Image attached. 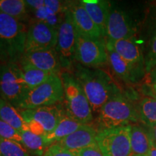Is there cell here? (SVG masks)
I'll list each match as a JSON object with an SVG mask.
<instances>
[{
	"instance_id": "6da1fadb",
	"label": "cell",
	"mask_w": 156,
	"mask_h": 156,
	"mask_svg": "<svg viewBox=\"0 0 156 156\" xmlns=\"http://www.w3.org/2000/svg\"><path fill=\"white\" fill-rule=\"evenodd\" d=\"M74 77L80 85L93 112H100L105 103L121 95V91L108 73L100 69L77 65Z\"/></svg>"
},
{
	"instance_id": "7a4b0ae2",
	"label": "cell",
	"mask_w": 156,
	"mask_h": 156,
	"mask_svg": "<svg viewBox=\"0 0 156 156\" xmlns=\"http://www.w3.org/2000/svg\"><path fill=\"white\" fill-rule=\"evenodd\" d=\"M27 32L23 22L0 12V62L18 63L25 53Z\"/></svg>"
},
{
	"instance_id": "3957f363",
	"label": "cell",
	"mask_w": 156,
	"mask_h": 156,
	"mask_svg": "<svg viewBox=\"0 0 156 156\" xmlns=\"http://www.w3.org/2000/svg\"><path fill=\"white\" fill-rule=\"evenodd\" d=\"M64 87V112L73 119L87 124L93 119V111L77 80L67 72L61 75Z\"/></svg>"
},
{
	"instance_id": "277c9868",
	"label": "cell",
	"mask_w": 156,
	"mask_h": 156,
	"mask_svg": "<svg viewBox=\"0 0 156 156\" xmlns=\"http://www.w3.org/2000/svg\"><path fill=\"white\" fill-rule=\"evenodd\" d=\"M140 121L137 108L122 94L113 98L102 106L97 118L98 130L129 126Z\"/></svg>"
},
{
	"instance_id": "5b68a950",
	"label": "cell",
	"mask_w": 156,
	"mask_h": 156,
	"mask_svg": "<svg viewBox=\"0 0 156 156\" xmlns=\"http://www.w3.org/2000/svg\"><path fill=\"white\" fill-rule=\"evenodd\" d=\"M64 101V87L61 76L52 73L49 78L34 88L29 90L18 109H34L55 106Z\"/></svg>"
},
{
	"instance_id": "8992f818",
	"label": "cell",
	"mask_w": 156,
	"mask_h": 156,
	"mask_svg": "<svg viewBox=\"0 0 156 156\" xmlns=\"http://www.w3.org/2000/svg\"><path fill=\"white\" fill-rule=\"evenodd\" d=\"M28 90L19 64L0 62V98L18 108Z\"/></svg>"
},
{
	"instance_id": "52a82bcc",
	"label": "cell",
	"mask_w": 156,
	"mask_h": 156,
	"mask_svg": "<svg viewBox=\"0 0 156 156\" xmlns=\"http://www.w3.org/2000/svg\"><path fill=\"white\" fill-rule=\"evenodd\" d=\"M131 125L98 131L96 143L104 156H131Z\"/></svg>"
},
{
	"instance_id": "ba28073f",
	"label": "cell",
	"mask_w": 156,
	"mask_h": 156,
	"mask_svg": "<svg viewBox=\"0 0 156 156\" xmlns=\"http://www.w3.org/2000/svg\"><path fill=\"white\" fill-rule=\"evenodd\" d=\"M75 59L87 67H98L108 62L106 41L77 34Z\"/></svg>"
},
{
	"instance_id": "9c48e42d",
	"label": "cell",
	"mask_w": 156,
	"mask_h": 156,
	"mask_svg": "<svg viewBox=\"0 0 156 156\" xmlns=\"http://www.w3.org/2000/svg\"><path fill=\"white\" fill-rule=\"evenodd\" d=\"M77 31L73 17L68 8L64 12L63 20L58 30L57 44L55 50L59 59L61 68L69 69L75 59V49Z\"/></svg>"
},
{
	"instance_id": "30bf717a",
	"label": "cell",
	"mask_w": 156,
	"mask_h": 156,
	"mask_svg": "<svg viewBox=\"0 0 156 156\" xmlns=\"http://www.w3.org/2000/svg\"><path fill=\"white\" fill-rule=\"evenodd\" d=\"M58 30L43 21L33 22L27 32L25 51L55 49L57 44Z\"/></svg>"
},
{
	"instance_id": "8fae6325",
	"label": "cell",
	"mask_w": 156,
	"mask_h": 156,
	"mask_svg": "<svg viewBox=\"0 0 156 156\" xmlns=\"http://www.w3.org/2000/svg\"><path fill=\"white\" fill-rule=\"evenodd\" d=\"M106 42L112 46L115 51L124 61L129 64L138 79H141L145 76L146 74L145 58L141 48L137 43L132 38L118 41L107 39Z\"/></svg>"
},
{
	"instance_id": "7c38bea8",
	"label": "cell",
	"mask_w": 156,
	"mask_h": 156,
	"mask_svg": "<svg viewBox=\"0 0 156 156\" xmlns=\"http://www.w3.org/2000/svg\"><path fill=\"white\" fill-rule=\"evenodd\" d=\"M25 122H34L44 129L46 135L54 131L62 116L64 109L58 105L40 107L34 109H24L20 111Z\"/></svg>"
},
{
	"instance_id": "4fadbf2b",
	"label": "cell",
	"mask_w": 156,
	"mask_h": 156,
	"mask_svg": "<svg viewBox=\"0 0 156 156\" xmlns=\"http://www.w3.org/2000/svg\"><path fill=\"white\" fill-rule=\"evenodd\" d=\"M136 33V28L129 15L122 9L111 7L106 36L112 41L132 38Z\"/></svg>"
},
{
	"instance_id": "5bb4252c",
	"label": "cell",
	"mask_w": 156,
	"mask_h": 156,
	"mask_svg": "<svg viewBox=\"0 0 156 156\" xmlns=\"http://www.w3.org/2000/svg\"><path fill=\"white\" fill-rule=\"evenodd\" d=\"M68 9L71 13L77 34L93 38H103L101 29L93 22L80 2L69 4Z\"/></svg>"
},
{
	"instance_id": "9a60e30c",
	"label": "cell",
	"mask_w": 156,
	"mask_h": 156,
	"mask_svg": "<svg viewBox=\"0 0 156 156\" xmlns=\"http://www.w3.org/2000/svg\"><path fill=\"white\" fill-rule=\"evenodd\" d=\"M21 59L37 69L49 73L58 74L61 69V64L55 49L25 51Z\"/></svg>"
},
{
	"instance_id": "2e32d148",
	"label": "cell",
	"mask_w": 156,
	"mask_h": 156,
	"mask_svg": "<svg viewBox=\"0 0 156 156\" xmlns=\"http://www.w3.org/2000/svg\"><path fill=\"white\" fill-rule=\"evenodd\" d=\"M98 130L88 124H83L77 131L56 142L69 151H75L96 144Z\"/></svg>"
},
{
	"instance_id": "e0dca14e",
	"label": "cell",
	"mask_w": 156,
	"mask_h": 156,
	"mask_svg": "<svg viewBox=\"0 0 156 156\" xmlns=\"http://www.w3.org/2000/svg\"><path fill=\"white\" fill-rule=\"evenodd\" d=\"M80 3L93 22L101 29L103 37L106 36L107 23L111 10L110 3L103 0H83Z\"/></svg>"
},
{
	"instance_id": "ac0fdd59",
	"label": "cell",
	"mask_w": 156,
	"mask_h": 156,
	"mask_svg": "<svg viewBox=\"0 0 156 156\" xmlns=\"http://www.w3.org/2000/svg\"><path fill=\"white\" fill-rule=\"evenodd\" d=\"M106 46L107 54H108V62L110 64L115 75L126 83H135L139 80L129 64L126 61H124L115 51L112 46L106 41Z\"/></svg>"
},
{
	"instance_id": "d6986e66",
	"label": "cell",
	"mask_w": 156,
	"mask_h": 156,
	"mask_svg": "<svg viewBox=\"0 0 156 156\" xmlns=\"http://www.w3.org/2000/svg\"><path fill=\"white\" fill-rule=\"evenodd\" d=\"M130 145L131 156H149L153 141L147 131L134 124L130 129Z\"/></svg>"
},
{
	"instance_id": "ffe728a7",
	"label": "cell",
	"mask_w": 156,
	"mask_h": 156,
	"mask_svg": "<svg viewBox=\"0 0 156 156\" xmlns=\"http://www.w3.org/2000/svg\"><path fill=\"white\" fill-rule=\"evenodd\" d=\"M0 119L20 132L29 130L28 124L25 122L20 112L2 98H0Z\"/></svg>"
},
{
	"instance_id": "44dd1931",
	"label": "cell",
	"mask_w": 156,
	"mask_h": 156,
	"mask_svg": "<svg viewBox=\"0 0 156 156\" xmlns=\"http://www.w3.org/2000/svg\"><path fill=\"white\" fill-rule=\"evenodd\" d=\"M22 144L28 153L36 156H41L46 152V148L52 145L46 136L38 135L30 130L20 132Z\"/></svg>"
},
{
	"instance_id": "7402d4cb",
	"label": "cell",
	"mask_w": 156,
	"mask_h": 156,
	"mask_svg": "<svg viewBox=\"0 0 156 156\" xmlns=\"http://www.w3.org/2000/svg\"><path fill=\"white\" fill-rule=\"evenodd\" d=\"M18 64L22 70L23 80L29 90L44 83L52 74L37 69L23 59L20 60Z\"/></svg>"
},
{
	"instance_id": "603a6c76",
	"label": "cell",
	"mask_w": 156,
	"mask_h": 156,
	"mask_svg": "<svg viewBox=\"0 0 156 156\" xmlns=\"http://www.w3.org/2000/svg\"><path fill=\"white\" fill-rule=\"evenodd\" d=\"M83 125V124L68 116L64 112V114L62 116L54 131L51 134L46 135V137L51 142V144L54 142H57L77 131Z\"/></svg>"
},
{
	"instance_id": "cb8c5ba5",
	"label": "cell",
	"mask_w": 156,
	"mask_h": 156,
	"mask_svg": "<svg viewBox=\"0 0 156 156\" xmlns=\"http://www.w3.org/2000/svg\"><path fill=\"white\" fill-rule=\"evenodd\" d=\"M139 119L142 124L151 128L156 124V99L145 97L140 101L137 108Z\"/></svg>"
},
{
	"instance_id": "d4e9b609",
	"label": "cell",
	"mask_w": 156,
	"mask_h": 156,
	"mask_svg": "<svg viewBox=\"0 0 156 156\" xmlns=\"http://www.w3.org/2000/svg\"><path fill=\"white\" fill-rule=\"evenodd\" d=\"M23 0H0V12L9 15L17 20L27 17V7Z\"/></svg>"
},
{
	"instance_id": "484cf974",
	"label": "cell",
	"mask_w": 156,
	"mask_h": 156,
	"mask_svg": "<svg viewBox=\"0 0 156 156\" xmlns=\"http://www.w3.org/2000/svg\"><path fill=\"white\" fill-rule=\"evenodd\" d=\"M0 156H29L22 143L0 138Z\"/></svg>"
},
{
	"instance_id": "4316f807",
	"label": "cell",
	"mask_w": 156,
	"mask_h": 156,
	"mask_svg": "<svg viewBox=\"0 0 156 156\" xmlns=\"http://www.w3.org/2000/svg\"><path fill=\"white\" fill-rule=\"evenodd\" d=\"M146 74H148L156 66V28L152 35L147 53L144 56Z\"/></svg>"
},
{
	"instance_id": "83f0119b",
	"label": "cell",
	"mask_w": 156,
	"mask_h": 156,
	"mask_svg": "<svg viewBox=\"0 0 156 156\" xmlns=\"http://www.w3.org/2000/svg\"><path fill=\"white\" fill-rule=\"evenodd\" d=\"M0 138L13 140V141L22 143L20 132L1 119H0Z\"/></svg>"
},
{
	"instance_id": "f1b7e54d",
	"label": "cell",
	"mask_w": 156,
	"mask_h": 156,
	"mask_svg": "<svg viewBox=\"0 0 156 156\" xmlns=\"http://www.w3.org/2000/svg\"><path fill=\"white\" fill-rule=\"evenodd\" d=\"M44 156H76L72 153L57 143L52 144L48 147L44 154Z\"/></svg>"
},
{
	"instance_id": "f546056e",
	"label": "cell",
	"mask_w": 156,
	"mask_h": 156,
	"mask_svg": "<svg viewBox=\"0 0 156 156\" xmlns=\"http://www.w3.org/2000/svg\"><path fill=\"white\" fill-rule=\"evenodd\" d=\"M76 156H104L97 143L78 151H72Z\"/></svg>"
},
{
	"instance_id": "4dcf8cb0",
	"label": "cell",
	"mask_w": 156,
	"mask_h": 156,
	"mask_svg": "<svg viewBox=\"0 0 156 156\" xmlns=\"http://www.w3.org/2000/svg\"><path fill=\"white\" fill-rule=\"evenodd\" d=\"M44 6L48 10L56 15L62 14L67 9L64 7L62 2L55 1V0H45Z\"/></svg>"
},
{
	"instance_id": "1f68e13d",
	"label": "cell",
	"mask_w": 156,
	"mask_h": 156,
	"mask_svg": "<svg viewBox=\"0 0 156 156\" xmlns=\"http://www.w3.org/2000/svg\"><path fill=\"white\" fill-rule=\"evenodd\" d=\"M147 75V83L148 85H152V84L156 83V66Z\"/></svg>"
},
{
	"instance_id": "d6a6232c",
	"label": "cell",
	"mask_w": 156,
	"mask_h": 156,
	"mask_svg": "<svg viewBox=\"0 0 156 156\" xmlns=\"http://www.w3.org/2000/svg\"><path fill=\"white\" fill-rule=\"evenodd\" d=\"M25 3L27 5L30 6L33 9H35L36 10L44 5V1H38V0L37 1H29L28 0V1H25Z\"/></svg>"
},
{
	"instance_id": "836d02e7",
	"label": "cell",
	"mask_w": 156,
	"mask_h": 156,
	"mask_svg": "<svg viewBox=\"0 0 156 156\" xmlns=\"http://www.w3.org/2000/svg\"><path fill=\"white\" fill-rule=\"evenodd\" d=\"M147 132L150 136H151L153 144L156 145V124H155L153 126H152V127L149 128V131Z\"/></svg>"
},
{
	"instance_id": "e575fe53",
	"label": "cell",
	"mask_w": 156,
	"mask_h": 156,
	"mask_svg": "<svg viewBox=\"0 0 156 156\" xmlns=\"http://www.w3.org/2000/svg\"><path fill=\"white\" fill-rule=\"evenodd\" d=\"M149 90L151 91L150 95H151V97L156 99V83L149 85Z\"/></svg>"
},
{
	"instance_id": "d590c367",
	"label": "cell",
	"mask_w": 156,
	"mask_h": 156,
	"mask_svg": "<svg viewBox=\"0 0 156 156\" xmlns=\"http://www.w3.org/2000/svg\"><path fill=\"white\" fill-rule=\"evenodd\" d=\"M149 156H156V145H154L153 142V145H152Z\"/></svg>"
}]
</instances>
